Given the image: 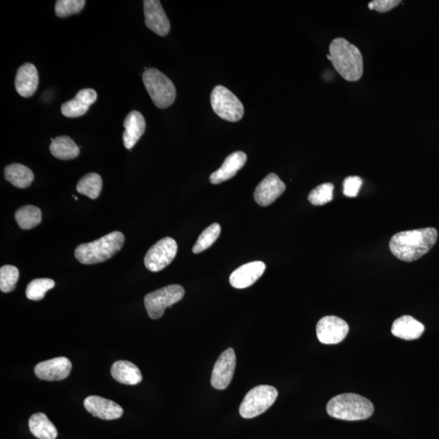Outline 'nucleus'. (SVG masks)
<instances>
[{
	"label": "nucleus",
	"instance_id": "obj_1",
	"mask_svg": "<svg viewBox=\"0 0 439 439\" xmlns=\"http://www.w3.org/2000/svg\"><path fill=\"white\" fill-rule=\"evenodd\" d=\"M438 239L434 228L402 231L390 241V249L399 260L412 262L418 260L431 249Z\"/></svg>",
	"mask_w": 439,
	"mask_h": 439
},
{
	"label": "nucleus",
	"instance_id": "obj_2",
	"mask_svg": "<svg viewBox=\"0 0 439 439\" xmlns=\"http://www.w3.org/2000/svg\"><path fill=\"white\" fill-rule=\"evenodd\" d=\"M331 62L340 75L348 82H357L364 73L361 51L344 38L333 39L329 45Z\"/></svg>",
	"mask_w": 439,
	"mask_h": 439
},
{
	"label": "nucleus",
	"instance_id": "obj_3",
	"mask_svg": "<svg viewBox=\"0 0 439 439\" xmlns=\"http://www.w3.org/2000/svg\"><path fill=\"white\" fill-rule=\"evenodd\" d=\"M125 235L114 231L91 243L78 246L74 254L83 265H94L109 260L122 248Z\"/></svg>",
	"mask_w": 439,
	"mask_h": 439
},
{
	"label": "nucleus",
	"instance_id": "obj_4",
	"mask_svg": "<svg viewBox=\"0 0 439 439\" xmlns=\"http://www.w3.org/2000/svg\"><path fill=\"white\" fill-rule=\"evenodd\" d=\"M327 414L333 418L361 420L370 417L375 407L366 397L353 393L336 395L327 403Z\"/></svg>",
	"mask_w": 439,
	"mask_h": 439
},
{
	"label": "nucleus",
	"instance_id": "obj_5",
	"mask_svg": "<svg viewBox=\"0 0 439 439\" xmlns=\"http://www.w3.org/2000/svg\"><path fill=\"white\" fill-rule=\"evenodd\" d=\"M143 82L153 103L159 108H167L174 103L177 91L172 81L156 69H147Z\"/></svg>",
	"mask_w": 439,
	"mask_h": 439
},
{
	"label": "nucleus",
	"instance_id": "obj_6",
	"mask_svg": "<svg viewBox=\"0 0 439 439\" xmlns=\"http://www.w3.org/2000/svg\"><path fill=\"white\" fill-rule=\"evenodd\" d=\"M278 390L274 386L261 385L246 394L239 407V414L246 419L254 418L266 412L278 398Z\"/></svg>",
	"mask_w": 439,
	"mask_h": 439
},
{
	"label": "nucleus",
	"instance_id": "obj_7",
	"mask_svg": "<svg viewBox=\"0 0 439 439\" xmlns=\"http://www.w3.org/2000/svg\"><path fill=\"white\" fill-rule=\"evenodd\" d=\"M211 104L215 113L227 121H239L244 115L243 104L234 93L223 86L214 88L211 94Z\"/></svg>",
	"mask_w": 439,
	"mask_h": 439
},
{
	"label": "nucleus",
	"instance_id": "obj_8",
	"mask_svg": "<svg viewBox=\"0 0 439 439\" xmlns=\"http://www.w3.org/2000/svg\"><path fill=\"white\" fill-rule=\"evenodd\" d=\"M184 295L185 289L180 285H169L147 294L144 298V304L149 317L152 320L163 317L167 307L182 300Z\"/></svg>",
	"mask_w": 439,
	"mask_h": 439
},
{
	"label": "nucleus",
	"instance_id": "obj_9",
	"mask_svg": "<svg viewBox=\"0 0 439 439\" xmlns=\"http://www.w3.org/2000/svg\"><path fill=\"white\" fill-rule=\"evenodd\" d=\"M178 252L176 241L166 237L148 250L144 258L145 266L151 272H160L165 269L174 260Z\"/></svg>",
	"mask_w": 439,
	"mask_h": 439
},
{
	"label": "nucleus",
	"instance_id": "obj_10",
	"mask_svg": "<svg viewBox=\"0 0 439 439\" xmlns=\"http://www.w3.org/2000/svg\"><path fill=\"white\" fill-rule=\"evenodd\" d=\"M349 331L348 323L336 316H327L317 324V335L323 344H337L344 340Z\"/></svg>",
	"mask_w": 439,
	"mask_h": 439
},
{
	"label": "nucleus",
	"instance_id": "obj_11",
	"mask_svg": "<svg viewBox=\"0 0 439 439\" xmlns=\"http://www.w3.org/2000/svg\"><path fill=\"white\" fill-rule=\"evenodd\" d=\"M236 367V355L234 349L224 351L217 359L211 377V385L217 390H225L229 386Z\"/></svg>",
	"mask_w": 439,
	"mask_h": 439
},
{
	"label": "nucleus",
	"instance_id": "obj_12",
	"mask_svg": "<svg viewBox=\"0 0 439 439\" xmlns=\"http://www.w3.org/2000/svg\"><path fill=\"white\" fill-rule=\"evenodd\" d=\"M143 6L145 25L160 36H166L169 33L170 22L161 3L158 0H145Z\"/></svg>",
	"mask_w": 439,
	"mask_h": 439
},
{
	"label": "nucleus",
	"instance_id": "obj_13",
	"mask_svg": "<svg viewBox=\"0 0 439 439\" xmlns=\"http://www.w3.org/2000/svg\"><path fill=\"white\" fill-rule=\"evenodd\" d=\"M285 191V185L278 175L270 174L262 180L254 192V199L261 207L274 203Z\"/></svg>",
	"mask_w": 439,
	"mask_h": 439
},
{
	"label": "nucleus",
	"instance_id": "obj_14",
	"mask_svg": "<svg viewBox=\"0 0 439 439\" xmlns=\"http://www.w3.org/2000/svg\"><path fill=\"white\" fill-rule=\"evenodd\" d=\"M72 370V363L68 358L57 357L37 364L35 375L39 379L61 381L68 377Z\"/></svg>",
	"mask_w": 439,
	"mask_h": 439
},
{
	"label": "nucleus",
	"instance_id": "obj_15",
	"mask_svg": "<svg viewBox=\"0 0 439 439\" xmlns=\"http://www.w3.org/2000/svg\"><path fill=\"white\" fill-rule=\"evenodd\" d=\"M265 263L262 261L245 263L233 272L230 278V285L236 289L251 287L265 273Z\"/></svg>",
	"mask_w": 439,
	"mask_h": 439
},
{
	"label": "nucleus",
	"instance_id": "obj_16",
	"mask_svg": "<svg viewBox=\"0 0 439 439\" xmlns=\"http://www.w3.org/2000/svg\"><path fill=\"white\" fill-rule=\"evenodd\" d=\"M87 412L102 420H116L123 415V410L117 403L96 395L87 397L84 401Z\"/></svg>",
	"mask_w": 439,
	"mask_h": 439
},
{
	"label": "nucleus",
	"instance_id": "obj_17",
	"mask_svg": "<svg viewBox=\"0 0 439 439\" xmlns=\"http://www.w3.org/2000/svg\"><path fill=\"white\" fill-rule=\"evenodd\" d=\"M97 99V93L93 89H83L78 92L75 98L67 101L61 106V112L66 117L76 118L85 115L91 105Z\"/></svg>",
	"mask_w": 439,
	"mask_h": 439
},
{
	"label": "nucleus",
	"instance_id": "obj_18",
	"mask_svg": "<svg viewBox=\"0 0 439 439\" xmlns=\"http://www.w3.org/2000/svg\"><path fill=\"white\" fill-rule=\"evenodd\" d=\"M38 73L32 63H26L17 70L15 87L22 97L29 98L36 92L38 86Z\"/></svg>",
	"mask_w": 439,
	"mask_h": 439
},
{
	"label": "nucleus",
	"instance_id": "obj_19",
	"mask_svg": "<svg viewBox=\"0 0 439 439\" xmlns=\"http://www.w3.org/2000/svg\"><path fill=\"white\" fill-rule=\"evenodd\" d=\"M247 155L243 152H235L226 158L221 168L211 174L209 181L217 185L234 178L247 162Z\"/></svg>",
	"mask_w": 439,
	"mask_h": 439
},
{
	"label": "nucleus",
	"instance_id": "obj_20",
	"mask_svg": "<svg viewBox=\"0 0 439 439\" xmlns=\"http://www.w3.org/2000/svg\"><path fill=\"white\" fill-rule=\"evenodd\" d=\"M124 127L123 143L126 149L131 150L143 135L146 130V121L141 113L132 111L126 117Z\"/></svg>",
	"mask_w": 439,
	"mask_h": 439
},
{
	"label": "nucleus",
	"instance_id": "obj_21",
	"mask_svg": "<svg viewBox=\"0 0 439 439\" xmlns=\"http://www.w3.org/2000/svg\"><path fill=\"white\" fill-rule=\"evenodd\" d=\"M425 327L411 316H403L394 320L392 328V335L405 340H414L423 335Z\"/></svg>",
	"mask_w": 439,
	"mask_h": 439
},
{
	"label": "nucleus",
	"instance_id": "obj_22",
	"mask_svg": "<svg viewBox=\"0 0 439 439\" xmlns=\"http://www.w3.org/2000/svg\"><path fill=\"white\" fill-rule=\"evenodd\" d=\"M111 375L118 383L125 385H137L141 383L143 377L139 368L134 364L126 361L114 363Z\"/></svg>",
	"mask_w": 439,
	"mask_h": 439
},
{
	"label": "nucleus",
	"instance_id": "obj_23",
	"mask_svg": "<svg viewBox=\"0 0 439 439\" xmlns=\"http://www.w3.org/2000/svg\"><path fill=\"white\" fill-rule=\"evenodd\" d=\"M50 151L52 156L63 161L75 159L80 154V149L69 136H60L52 139Z\"/></svg>",
	"mask_w": 439,
	"mask_h": 439
},
{
	"label": "nucleus",
	"instance_id": "obj_24",
	"mask_svg": "<svg viewBox=\"0 0 439 439\" xmlns=\"http://www.w3.org/2000/svg\"><path fill=\"white\" fill-rule=\"evenodd\" d=\"M4 176L13 186L25 189L32 185L34 179L32 170L21 164H12L4 169Z\"/></svg>",
	"mask_w": 439,
	"mask_h": 439
},
{
	"label": "nucleus",
	"instance_id": "obj_25",
	"mask_svg": "<svg viewBox=\"0 0 439 439\" xmlns=\"http://www.w3.org/2000/svg\"><path fill=\"white\" fill-rule=\"evenodd\" d=\"M30 432L38 439H56L58 433L55 425L44 414H35L29 420Z\"/></svg>",
	"mask_w": 439,
	"mask_h": 439
},
{
	"label": "nucleus",
	"instance_id": "obj_26",
	"mask_svg": "<svg viewBox=\"0 0 439 439\" xmlns=\"http://www.w3.org/2000/svg\"><path fill=\"white\" fill-rule=\"evenodd\" d=\"M15 218L21 229L32 230L41 223L42 212L35 206L26 205L16 211Z\"/></svg>",
	"mask_w": 439,
	"mask_h": 439
},
{
	"label": "nucleus",
	"instance_id": "obj_27",
	"mask_svg": "<svg viewBox=\"0 0 439 439\" xmlns=\"http://www.w3.org/2000/svg\"><path fill=\"white\" fill-rule=\"evenodd\" d=\"M103 181L100 175L90 173L82 178L77 185V191L91 200L97 199L102 191Z\"/></svg>",
	"mask_w": 439,
	"mask_h": 439
},
{
	"label": "nucleus",
	"instance_id": "obj_28",
	"mask_svg": "<svg viewBox=\"0 0 439 439\" xmlns=\"http://www.w3.org/2000/svg\"><path fill=\"white\" fill-rule=\"evenodd\" d=\"M220 235H221V226L217 223L212 224L202 233L194 247H193V252L199 254L204 252L205 250L209 249L217 241Z\"/></svg>",
	"mask_w": 439,
	"mask_h": 439
},
{
	"label": "nucleus",
	"instance_id": "obj_29",
	"mask_svg": "<svg viewBox=\"0 0 439 439\" xmlns=\"http://www.w3.org/2000/svg\"><path fill=\"white\" fill-rule=\"evenodd\" d=\"M55 282L49 278L34 279L30 282L26 288V297L30 300L39 301L43 300L45 294L55 287Z\"/></svg>",
	"mask_w": 439,
	"mask_h": 439
},
{
	"label": "nucleus",
	"instance_id": "obj_30",
	"mask_svg": "<svg viewBox=\"0 0 439 439\" xmlns=\"http://www.w3.org/2000/svg\"><path fill=\"white\" fill-rule=\"evenodd\" d=\"M19 278V270L12 265H4L0 269V289L3 293L14 291Z\"/></svg>",
	"mask_w": 439,
	"mask_h": 439
},
{
	"label": "nucleus",
	"instance_id": "obj_31",
	"mask_svg": "<svg viewBox=\"0 0 439 439\" xmlns=\"http://www.w3.org/2000/svg\"><path fill=\"white\" fill-rule=\"evenodd\" d=\"M85 0H57L55 5L56 15L60 19L81 12L85 7Z\"/></svg>",
	"mask_w": 439,
	"mask_h": 439
},
{
	"label": "nucleus",
	"instance_id": "obj_32",
	"mask_svg": "<svg viewBox=\"0 0 439 439\" xmlns=\"http://www.w3.org/2000/svg\"><path fill=\"white\" fill-rule=\"evenodd\" d=\"M333 187L332 183H323L314 188L309 195L310 203L315 206H322L333 200Z\"/></svg>",
	"mask_w": 439,
	"mask_h": 439
},
{
	"label": "nucleus",
	"instance_id": "obj_33",
	"mask_svg": "<svg viewBox=\"0 0 439 439\" xmlns=\"http://www.w3.org/2000/svg\"><path fill=\"white\" fill-rule=\"evenodd\" d=\"M363 184L361 178L351 176L346 178L344 182V194L346 197H357Z\"/></svg>",
	"mask_w": 439,
	"mask_h": 439
},
{
	"label": "nucleus",
	"instance_id": "obj_34",
	"mask_svg": "<svg viewBox=\"0 0 439 439\" xmlns=\"http://www.w3.org/2000/svg\"><path fill=\"white\" fill-rule=\"evenodd\" d=\"M401 3V0H375L368 3V8L370 10L384 13L392 10Z\"/></svg>",
	"mask_w": 439,
	"mask_h": 439
}]
</instances>
